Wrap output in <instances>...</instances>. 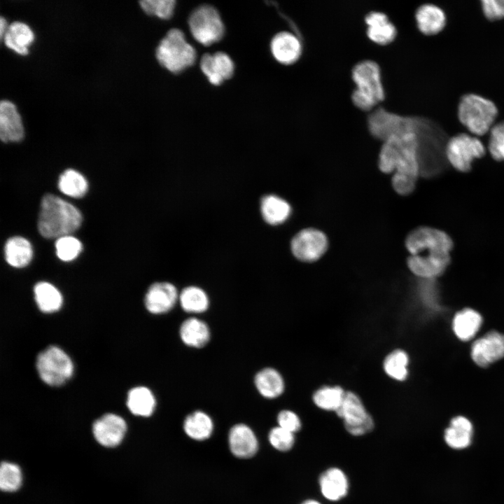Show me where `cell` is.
I'll use <instances>...</instances> for the list:
<instances>
[{
	"label": "cell",
	"mask_w": 504,
	"mask_h": 504,
	"mask_svg": "<svg viewBox=\"0 0 504 504\" xmlns=\"http://www.w3.org/2000/svg\"><path fill=\"white\" fill-rule=\"evenodd\" d=\"M419 121V116L390 113L386 122L388 136L381 144L378 154L379 169L393 174V188L402 196L414 190L420 176Z\"/></svg>",
	"instance_id": "cell-1"
},
{
	"label": "cell",
	"mask_w": 504,
	"mask_h": 504,
	"mask_svg": "<svg viewBox=\"0 0 504 504\" xmlns=\"http://www.w3.org/2000/svg\"><path fill=\"white\" fill-rule=\"evenodd\" d=\"M409 253L410 271L423 279L442 275L451 263L454 242L445 232L429 226H419L409 232L405 240Z\"/></svg>",
	"instance_id": "cell-2"
},
{
	"label": "cell",
	"mask_w": 504,
	"mask_h": 504,
	"mask_svg": "<svg viewBox=\"0 0 504 504\" xmlns=\"http://www.w3.org/2000/svg\"><path fill=\"white\" fill-rule=\"evenodd\" d=\"M418 134L420 176L426 178L436 176L449 165L446 157L449 138L437 122L421 116Z\"/></svg>",
	"instance_id": "cell-3"
},
{
	"label": "cell",
	"mask_w": 504,
	"mask_h": 504,
	"mask_svg": "<svg viewBox=\"0 0 504 504\" xmlns=\"http://www.w3.org/2000/svg\"><path fill=\"white\" fill-rule=\"evenodd\" d=\"M80 211L71 204L52 194L45 195L41 202L38 229L45 238L69 235L81 225Z\"/></svg>",
	"instance_id": "cell-4"
},
{
	"label": "cell",
	"mask_w": 504,
	"mask_h": 504,
	"mask_svg": "<svg viewBox=\"0 0 504 504\" xmlns=\"http://www.w3.org/2000/svg\"><path fill=\"white\" fill-rule=\"evenodd\" d=\"M351 76L356 85L351 100L356 108L369 113L384 101L382 71L376 62L367 59L356 64Z\"/></svg>",
	"instance_id": "cell-5"
},
{
	"label": "cell",
	"mask_w": 504,
	"mask_h": 504,
	"mask_svg": "<svg viewBox=\"0 0 504 504\" xmlns=\"http://www.w3.org/2000/svg\"><path fill=\"white\" fill-rule=\"evenodd\" d=\"M498 109L491 100L475 94L461 97L458 106L461 123L472 134L483 136L494 125Z\"/></svg>",
	"instance_id": "cell-6"
},
{
	"label": "cell",
	"mask_w": 504,
	"mask_h": 504,
	"mask_svg": "<svg viewBox=\"0 0 504 504\" xmlns=\"http://www.w3.org/2000/svg\"><path fill=\"white\" fill-rule=\"evenodd\" d=\"M159 63L167 70L179 74L192 66L197 58L196 50L176 28L170 29L156 49Z\"/></svg>",
	"instance_id": "cell-7"
},
{
	"label": "cell",
	"mask_w": 504,
	"mask_h": 504,
	"mask_svg": "<svg viewBox=\"0 0 504 504\" xmlns=\"http://www.w3.org/2000/svg\"><path fill=\"white\" fill-rule=\"evenodd\" d=\"M36 367L41 380L50 386L62 385L74 371L70 357L56 346H50L38 354Z\"/></svg>",
	"instance_id": "cell-8"
},
{
	"label": "cell",
	"mask_w": 504,
	"mask_h": 504,
	"mask_svg": "<svg viewBox=\"0 0 504 504\" xmlns=\"http://www.w3.org/2000/svg\"><path fill=\"white\" fill-rule=\"evenodd\" d=\"M188 25L193 38L204 46L220 41L225 27L218 10L212 6L202 5L195 8L188 18Z\"/></svg>",
	"instance_id": "cell-9"
},
{
	"label": "cell",
	"mask_w": 504,
	"mask_h": 504,
	"mask_svg": "<svg viewBox=\"0 0 504 504\" xmlns=\"http://www.w3.org/2000/svg\"><path fill=\"white\" fill-rule=\"evenodd\" d=\"M485 153L486 148L482 141L465 133L449 138L446 146L449 165L461 173L470 172L474 160L484 157Z\"/></svg>",
	"instance_id": "cell-10"
},
{
	"label": "cell",
	"mask_w": 504,
	"mask_h": 504,
	"mask_svg": "<svg viewBox=\"0 0 504 504\" xmlns=\"http://www.w3.org/2000/svg\"><path fill=\"white\" fill-rule=\"evenodd\" d=\"M344 421L346 430L354 436H361L372 431L374 423L361 399L354 392H346L343 402L336 412Z\"/></svg>",
	"instance_id": "cell-11"
},
{
	"label": "cell",
	"mask_w": 504,
	"mask_h": 504,
	"mask_svg": "<svg viewBox=\"0 0 504 504\" xmlns=\"http://www.w3.org/2000/svg\"><path fill=\"white\" fill-rule=\"evenodd\" d=\"M328 239L321 230L307 227L299 231L291 239L290 250L293 256L303 262H314L326 253Z\"/></svg>",
	"instance_id": "cell-12"
},
{
	"label": "cell",
	"mask_w": 504,
	"mask_h": 504,
	"mask_svg": "<svg viewBox=\"0 0 504 504\" xmlns=\"http://www.w3.org/2000/svg\"><path fill=\"white\" fill-rule=\"evenodd\" d=\"M270 51L277 62L283 66H290L300 59L303 53V43L295 33L281 31L272 37Z\"/></svg>",
	"instance_id": "cell-13"
},
{
	"label": "cell",
	"mask_w": 504,
	"mask_h": 504,
	"mask_svg": "<svg viewBox=\"0 0 504 504\" xmlns=\"http://www.w3.org/2000/svg\"><path fill=\"white\" fill-rule=\"evenodd\" d=\"M178 297L179 294L174 284L167 281L156 282L147 290L144 304L150 313L162 314L174 307Z\"/></svg>",
	"instance_id": "cell-14"
},
{
	"label": "cell",
	"mask_w": 504,
	"mask_h": 504,
	"mask_svg": "<svg viewBox=\"0 0 504 504\" xmlns=\"http://www.w3.org/2000/svg\"><path fill=\"white\" fill-rule=\"evenodd\" d=\"M473 360L486 367L504 357V335L490 332L476 340L471 349Z\"/></svg>",
	"instance_id": "cell-15"
},
{
	"label": "cell",
	"mask_w": 504,
	"mask_h": 504,
	"mask_svg": "<svg viewBox=\"0 0 504 504\" xmlns=\"http://www.w3.org/2000/svg\"><path fill=\"white\" fill-rule=\"evenodd\" d=\"M125 420L115 414H106L96 420L92 432L97 441L105 447L117 446L126 432Z\"/></svg>",
	"instance_id": "cell-16"
},
{
	"label": "cell",
	"mask_w": 504,
	"mask_h": 504,
	"mask_svg": "<svg viewBox=\"0 0 504 504\" xmlns=\"http://www.w3.org/2000/svg\"><path fill=\"white\" fill-rule=\"evenodd\" d=\"M364 20L367 25V37L373 43L386 46L396 38L397 29L384 12L372 10L366 14Z\"/></svg>",
	"instance_id": "cell-17"
},
{
	"label": "cell",
	"mask_w": 504,
	"mask_h": 504,
	"mask_svg": "<svg viewBox=\"0 0 504 504\" xmlns=\"http://www.w3.org/2000/svg\"><path fill=\"white\" fill-rule=\"evenodd\" d=\"M200 69L211 84L220 85L233 76L234 64L228 55L217 52L203 55L200 60Z\"/></svg>",
	"instance_id": "cell-18"
},
{
	"label": "cell",
	"mask_w": 504,
	"mask_h": 504,
	"mask_svg": "<svg viewBox=\"0 0 504 504\" xmlns=\"http://www.w3.org/2000/svg\"><path fill=\"white\" fill-rule=\"evenodd\" d=\"M416 27L425 36H433L440 33L445 27L446 15L443 10L433 4L419 6L414 13Z\"/></svg>",
	"instance_id": "cell-19"
},
{
	"label": "cell",
	"mask_w": 504,
	"mask_h": 504,
	"mask_svg": "<svg viewBox=\"0 0 504 504\" xmlns=\"http://www.w3.org/2000/svg\"><path fill=\"white\" fill-rule=\"evenodd\" d=\"M318 484L323 496L332 502L346 497L349 488L346 475L336 467L329 468L323 471L319 477Z\"/></svg>",
	"instance_id": "cell-20"
},
{
	"label": "cell",
	"mask_w": 504,
	"mask_h": 504,
	"mask_svg": "<svg viewBox=\"0 0 504 504\" xmlns=\"http://www.w3.org/2000/svg\"><path fill=\"white\" fill-rule=\"evenodd\" d=\"M228 440L231 452L238 458H251L258 451V442L256 436L252 429L246 424L233 426L230 430Z\"/></svg>",
	"instance_id": "cell-21"
},
{
	"label": "cell",
	"mask_w": 504,
	"mask_h": 504,
	"mask_svg": "<svg viewBox=\"0 0 504 504\" xmlns=\"http://www.w3.org/2000/svg\"><path fill=\"white\" fill-rule=\"evenodd\" d=\"M24 128L15 106L8 100L0 104V137L2 141L17 142L22 139Z\"/></svg>",
	"instance_id": "cell-22"
},
{
	"label": "cell",
	"mask_w": 504,
	"mask_h": 504,
	"mask_svg": "<svg viewBox=\"0 0 504 504\" xmlns=\"http://www.w3.org/2000/svg\"><path fill=\"white\" fill-rule=\"evenodd\" d=\"M290 204L276 195H265L260 201V213L264 220L272 225L285 223L290 216Z\"/></svg>",
	"instance_id": "cell-23"
},
{
	"label": "cell",
	"mask_w": 504,
	"mask_h": 504,
	"mask_svg": "<svg viewBox=\"0 0 504 504\" xmlns=\"http://www.w3.org/2000/svg\"><path fill=\"white\" fill-rule=\"evenodd\" d=\"M179 335L184 344L193 348L205 346L211 336L207 324L196 317L188 318L181 323Z\"/></svg>",
	"instance_id": "cell-24"
},
{
	"label": "cell",
	"mask_w": 504,
	"mask_h": 504,
	"mask_svg": "<svg viewBox=\"0 0 504 504\" xmlns=\"http://www.w3.org/2000/svg\"><path fill=\"white\" fill-rule=\"evenodd\" d=\"M254 384L258 393L268 399L280 396L285 388L281 374L272 368H265L258 372L254 377Z\"/></svg>",
	"instance_id": "cell-25"
},
{
	"label": "cell",
	"mask_w": 504,
	"mask_h": 504,
	"mask_svg": "<svg viewBox=\"0 0 504 504\" xmlns=\"http://www.w3.org/2000/svg\"><path fill=\"white\" fill-rule=\"evenodd\" d=\"M472 437V424L463 416H458L452 419L444 434L447 444L451 448L456 449L468 447L471 443Z\"/></svg>",
	"instance_id": "cell-26"
},
{
	"label": "cell",
	"mask_w": 504,
	"mask_h": 504,
	"mask_svg": "<svg viewBox=\"0 0 504 504\" xmlns=\"http://www.w3.org/2000/svg\"><path fill=\"white\" fill-rule=\"evenodd\" d=\"M34 33L27 24L14 22L8 26L2 40L10 49L25 55L28 53V47L34 41Z\"/></svg>",
	"instance_id": "cell-27"
},
{
	"label": "cell",
	"mask_w": 504,
	"mask_h": 504,
	"mask_svg": "<svg viewBox=\"0 0 504 504\" xmlns=\"http://www.w3.org/2000/svg\"><path fill=\"white\" fill-rule=\"evenodd\" d=\"M4 254L6 262L10 266L21 268L31 262L33 258V248L27 239L15 236L7 240L4 247Z\"/></svg>",
	"instance_id": "cell-28"
},
{
	"label": "cell",
	"mask_w": 504,
	"mask_h": 504,
	"mask_svg": "<svg viewBox=\"0 0 504 504\" xmlns=\"http://www.w3.org/2000/svg\"><path fill=\"white\" fill-rule=\"evenodd\" d=\"M127 405L133 414L146 417L154 412L156 400L149 388L145 386H136L128 392Z\"/></svg>",
	"instance_id": "cell-29"
},
{
	"label": "cell",
	"mask_w": 504,
	"mask_h": 504,
	"mask_svg": "<svg viewBox=\"0 0 504 504\" xmlns=\"http://www.w3.org/2000/svg\"><path fill=\"white\" fill-rule=\"evenodd\" d=\"M183 429L186 435L195 440L209 438L214 430L211 418L202 411H195L188 414L184 420Z\"/></svg>",
	"instance_id": "cell-30"
},
{
	"label": "cell",
	"mask_w": 504,
	"mask_h": 504,
	"mask_svg": "<svg viewBox=\"0 0 504 504\" xmlns=\"http://www.w3.org/2000/svg\"><path fill=\"white\" fill-rule=\"evenodd\" d=\"M34 299L38 309L44 313L59 310L62 304V296L56 287L48 282L41 281L34 288Z\"/></svg>",
	"instance_id": "cell-31"
},
{
	"label": "cell",
	"mask_w": 504,
	"mask_h": 504,
	"mask_svg": "<svg viewBox=\"0 0 504 504\" xmlns=\"http://www.w3.org/2000/svg\"><path fill=\"white\" fill-rule=\"evenodd\" d=\"M482 322L480 314L472 309H465L457 313L453 321L456 336L463 341L472 338L479 329Z\"/></svg>",
	"instance_id": "cell-32"
},
{
	"label": "cell",
	"mask_w": 504,
	"mask_h": 504,
	"mask_svg": "<svg viewBox=\"0 0 504 504\" xmlns=\"http://www.w3.org/2000/svg\"><path fill=\"white\" fill-rule=\"evenodd\" d=\"M178 301L182 309L188 313L200 314L206 312L209 305L206 293L201 288L189 286L179 293Z\"/></svg>",
	"instance_id": "cell-33"
},
{
	"label": "cell",
	"mask_w": 504,
	"mask_h": 504,
	"mask_svg": "<svg viewBox=\"0 0 504 504\" xmlns=\"http://www.w3.org/2000/svg\"><path fill=\"white\" fill-rule=\"evenodd\" d=\"M58 188L63 194L79 198L87 192L88 183L83 175L74 169H69L59 176Z\"/></svg>",
	"instance_id": "cell-34"
},
{
	"label": "cell",
	"mask_w": 504,
	"mask_h": 504,
	"mask_svg": "<svg viewBox=\"0 0 504 504\" xmlns=\"http://www.w3.org/2000/svg\"><path fill=\"white\" fill-rule=\"evenodd\" d=\"M345 393L339 386H325L314 392L312 399L318 408L336 412L343 402Z\"/></svg>",
	"instance_id": "cell-35"
},
{
	"label": "cell",
	"mask_w": 504,
	"mask_h": 504,
	"mask_svg": "<svg viewBox=\"0 0 504 504\" xmlns=\"http://www.w3.org/2000/svg\"><path fill=\"white\" fill-rule=\"evenodd\" d=\"M409 357L405 351L396 349L386 356L383 368L388 376L396 381L405 380L408 374Z\"/></svg>",
	"instance_id": "cell-36"
},
{
	"label": "cell",
	"mask_w": 504,
	"mask_h": 504,
	"mask_svg": "<svg viewBox=\"0 0 504 504\" xmlns=\"http://www.w3.org/2000/svg\"><path fill=\"white\" fill-rule=\"evenodd\" d=\"M22 483L20 468L13 463L3 462L0 468V487L4 491H15Z\"/></svg>",
	"instance_id": "cell-37"
},
{
	"label": "cell",
	"mask_w": 504,
	"mask_h": 504,
	"mask_svg": "<svg viewBox=\"0 0 504 504\" xmlns=\"http://www.w3.org/2000/svg\"><path fill=\"white\" fill-rule=\"evenodd\" d=\"M55 249L57 255L61 260L71 261L80 253L82 244L76 237L66 235L57 239Z\"/></svg>",
	"instance_id": "cell-38"
},
{
	"label": "cell",
	"mask_w": 504,
	"mask_h": 504,
	"mask_svg": "<svg viewBox=\"0 0 504 504\" xmlns=\"http://www.w3.org/2000/svg\"><path fill=\"white\" fill-rule=\"evenodd\" d=\"M139 4L146 14L163 20L172 17L176 6V1L174 0H144L139 1Z\"/></svg>",
	"instance_id": "cell-39"
},
{
	"label": "cell",
	"mask_w": 504,
	"mask_h": 504,
	"mask_svg": "<svg viewBox=\"0 0 504 504\" xmlns=\"http://www.w3.org/2000/svg\"><path fill=\"white\" fill-rule=\"evenodd\" d=\"M488 150L495 160H504V121L494 125L491 129Z\"/></svg>",
	"instance_id": "cell-40"
},
{
	"label": "cell",
	"mask_w": 504,
	"mask_h": 504,
	"mask_svg": "<svg viewBox=\"0 0 504 504\" xmlns=\"http://www.w3.org/2000/svg\"><path fill=\"white\" fill-rule=\"evenodd\" d=\"M269 441L271 445L278 451H287L293 448L295 436L294 433L276 426L270 431Z\"/></svg>",
	"instance_id": "cell-41"
},
{
	"label": "cell",
	"mask_w": 504,
	"mask_h": 504,
	"mask_svg": "<svg viewBox=\"0 0 504 504\" xmlns=\"http://www.w3.org/2000/svg\"><path fill=\"white\" fill-rule=\"evenodd\" d=\"M278 426L295 433L302 427V423L298 415L289 410H281L277 415Z\"/></svg>",
	"instance_id": "cell-42"
},
{
	"label": "cell",
	"mask_w": 504,
	"mask_h": 504,
	"mask_svg": "<svg viewBox=\"0 0 504 504\" xmlns=\"http://www.w3.org/2000/svg\"><path fill=\"white\" fill-rule=\"evenodd\" d=\"M481 6L484 15L489 20L504 19V0H482Z\"/></svg>",
	"instance_id": "cell-43"
},
{
	"label": "cell",
	"mask_w": 504,
	"mask_h": 504,
	"mask_svg": "<svg viewBox=\"0 0 504 504\" xmlns=\"http://www.w3.org/2000/svg\"><path fill=\"white\" fill-rule=\"evenodd\" d=\"M8 28V26L6 24V20L3 18L1 17L0 18V36L1 39L2 40L5 32Z\"/></svg>",
	"instance_id": "cell-44"
},
{
	"label": "cell",
	"mask_w": 504,
	"mask_h": 504,
	"mask_svg": "<svg viewBox=\"0 0 504 504\" xmlns=\"http://www.w3.org/2000/svg\"><path fill=\"white\" fill-rule=\"evenodd\" d=\"M300 504H321L319 501L315 499H307L302 502Z\"/></svg>",
	"instance_id": "cell-45"
}]
</instances>
